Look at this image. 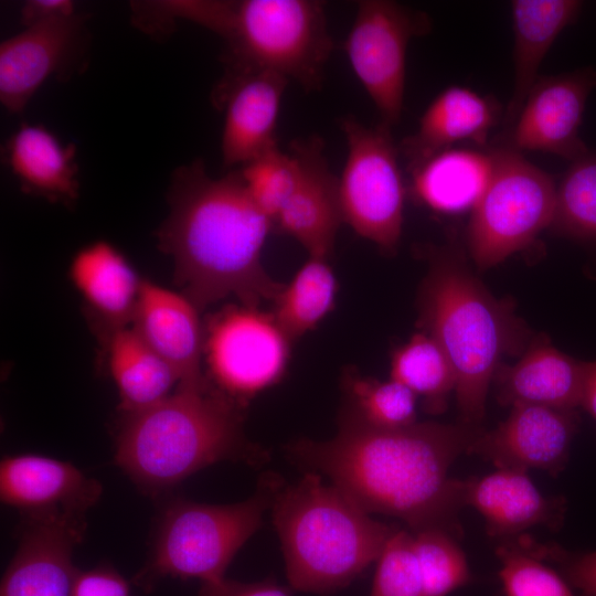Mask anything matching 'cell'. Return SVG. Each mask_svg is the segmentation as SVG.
<instances>
[{
    "mask_svg": "<svg viewBox=\"0 0 596 596\" xmlns=\"http://www.w3.org/2000/svg\"><path fill=\"white\" fill-rule=\"evenodd\" d=\"M586 372V361L561 352L542 336L515 364L497 369L496 397L503 406L528 404L574 411L582 403Z\"/></svg>",
    "mask_w": 596,
    "mask_h": 596,
    "instance_id": "obj_22",
    "label": "cell"
},
{
    "mask_svg": "<svg viewBox=\"0 0 596 596\" xmlns=\"http://www.w3.org/2000/svg\"><path fill=\"white\" fill-rule=\"evenodd\" d=\"M528 471L502 468L482 478L466 480V505L486 521L491 538L502 540L523 534L535 525L558 530L564 521V497H544Z\"/></svg>",
    "mask_w": 596,
    "mask_h": 596,
    "instance_id": "obj_21",
    "label": "cell"
},
{
    "mask_svg": "<svg viewBox=\"0 0 596 596\" xmlns=\"http://www.w3.org/2000/svg\"><path fill=\"white\" fill-rule=\"evenodd\" d=\"M503 111L492 98L467 87L453 85L428 105L414 134L398 145L408 172L460 141L487 146L490 130L502 120Z\"/></svg>",
    "mask_w": 596,
    "mask_h": 596,
    "instance_id": "obj_20",
    "label": "cell"
},
{
    "mask_svg": "<svg viewBox=\"0 0 596 596\" xmlns=\"http://www.w3.org/2000/svg\"><path fill=\"white\" fill-rule=\"evenodd\" d=\"M71 596H131L129 583L114 568L78 571Z\"/></svg>",
    "mask_w": 596,
    "mask_h": 596,
    "instance_id": "obj_37",
    "label": "cell"
},
{
    "mask_svg": "<svg viewBox=\"0 0 596 596\" xmlns=\"http://www.w3.org/2000/svg\"><path fill=\"white\" fill-rule=\"evenodd\" d=\"M343 384L350 402L348 407L365 423L396 429L417 422V396L402 383L348 374Z\"/></svg>",
    "mask_w": 596,
    "mask_h": 596,
    "instance_id": "obj_31",
    "label": "cell"
},
{
    "mask_svg": "<svg viewBox=\"0 0 596 596\" xmlns=\"http://www.w3.org/2000/svg\"><path fill=\"white\" fill-rule=\"evenodd\" d=\"M102 485L74 465L34 454L6 456L0 464V498L21 514L65 513L85 518Z\"/></svg>",
    "mask_w": 596,
    "mask_h": 596,
    "instance_id": "obj_18",
    "label": "cell"
},
{
    "mask_svg": "<svg viewBox=\"0 0 596 596\" xmlns=\"http://www.w3.org/2000/svg\"><path fill=\"white\" fill-rule=\"evenodd\" d=\"M264 473L254 493L230 504L175 499L164 509L147 564L135 581L152 587L162 577L198 578L199 596H232L238 582L225 576L238 550L260 528L263 517L283 487Z\"/></svg>",
    "mask_w": 596,
    "mask_h": 596,
    "instance_id": "obj_6",
    "label": "cell"
},
{
    "mask_svg": "<svg viewBox=\"0 0 596 596\" xmlns=\"http://www.w3.org/2000/svg\"><path fill=\"white\" fill-rule=\"evenodd\" d=\"M423 596H447L470 579L466 555L448 531L426 529L413 533Z\"/></svg>",
    "mask_w": 596,
    "mask_h": 596,
    "instance_id": "obj_32",
    "label": "cell"
},
{
    "mask_svg": "<svg viewBox=\"0 0 596 596\" xmlns=\"http://www.w3.org/2000/svg\"><path fill=\"white\" fill-rule=\"evenodd\" d=\"M576 409L518 404L492 430H483L469 455H477L499 469H540L560 475L568 459L578 430Z\"/></svg>",
    "mask_w": 596,
    "mask_h": 596,
    "instance_id": "obj_15",
    "label": "cell"
},
{
    "mask_svg": "<svg viewBox=\"0 0 596 596\" xmlns=\"http://www.w3.org/2000/svg\"><path fill=\"white\" fill-rule=\"evenodd\" d=\"M419 296L421 326L436 340L456 375L459 423L481 426L501 359L523 345L525 328L511 300L496 299L471 273L455 244L428 251Z\"/></svg>",
    "mask_w": 596,
    "mask_h": 596,
    "instance_id": "obj_4",
    "label": "cell"
},
{
    "mask_svg": "<svg viewBox=\"0 0 596 596\" xmlns=\"http://www.w3.org/2000/svg\"><path fill=\"white\" fill-rule=\"evenodd\" d=\"M323 150L318 136L291 143L290 151L299 163V180L275 226L298 241L309 256L328 258L343 219L339 178L330 170Z\"/></svg>",
    "mask_w": 596,
    "mask_h": 596,
    "instance_id": "obj_17",
    "label": "cell"
},
{
    "mask_svg": "<svg viewBox=\"0 0 596 596\" xmlns=\"http://www.w3.org/2000/svg\"><path fill=\"white\" fill-rule=\"evenodd\" d=\"M132 329L173 370L179 385L206 381L201 362L204 329L199 310L183 295L142 280Z\"/></svg>",
    "mask_w": 596,
    "mask_h": 596,
    "instance_id": "obj_19",
    "label": "cell"
},
{
    "mask_svg": "<svg viewBox=\"0 0 596 596\" xmlns=\"http://www.w3.org/2000/svg\"><path fill=\"white\" fill-rule=\"evenodd\" d=\"M581 407L596 422V361L587 362L586 380Z\"/></svg>",
    "mask_w": 596,
    "mask_h": 596,
    "instance_id": "obj_40",
    "label": "cell"
},
{
    "mask_svg": "<svg viewBox=\"0 0 596 596\" xmlns=\"http://www.w3.org/2000/svg\"><path fill=\"white\" fill-rule=\"evenodd\" d=\"M422 11L390 0H362L344 42L352 71L374 103L383 125L401 120L406 52L413 38L430 32Z\"/></svg>",
    "mask_w": 596,
    "mask_h": 596,
    "instance_id": "obj_11",
    "label": "cell"
},
{
    "mask_svg": "<svg viewBox=\"0 0 596 596\" xmlns=\"http://www.w3.org/2000/svg\"><path fill=\"white\" fill-rule=\"evenodd\" d=\"M158 245L173 262L182 294L199 311L227 297L259 308L284 286L266 272L262 253L275 227L253 202L240 170L211 177L202 159L178 167Z\"/></svg>",
    "mask_w": 596,
    "mask_h": 596,
    "instance_id": "obj_2",
    "label": "cell"
},
{
    "mask_svg": "<svg viewBox=\"0 0 596 596\" xmlns=\"http://www.w3.org/2000/svg\"><path fill=\"white\" fill-rule=\"evenodd\" d=\"M347 158L339 177L343 223L382 251L394 252L403 226L405 185L392 128L369 127L354 116L340 119Z\"/></svg>",
    "mask_w": 596,
    "mask_h": 596,
    "instance_id": "obj_9",
    "label": "cell"
},
{
    "mask_svg": "<svg viewBox=\"0 0 596 596\" xmlns=\"http://www.w3.org/2000/svg\"><path fill=\"white\" fill-rule=\"evenodd\" d=\"M243 408L209 380L179 385L159 403L125 414L115 462L153 497L222 460L260 466L269 456L245 437Z\"/></svg>",
    "mask_w": 596,
    "mask_h": 596,
    "instance_id": "obj_3",
    "label": "cell"
},
{
    "mask_svg": "<svg viewBox=\"0 0 596 596\" xmlns=\"http://www.w3.org/2000/svg\"><path fill=\"white\" fill-rule=\"evenodd\" d=\"M483 430L459 422L379 428L347 407L331 439H298L285 450L306 471L327 476L370 514L398 518L412 533L441 529L457 534L466 480L450 478L448 471L460 455H469Z\"/></svg>",
    "mask_w": 596,
    "mask_h": 596,
    "instance_id": "obj_1",
    "label": "cell"
},
{
    "mask_svg": "<svg viewBox=\"0 0 596 596\" xmlns=\"http://www.w3.org/2000/svg\"><path fill=\"white\" fill-rule=\"evenodd\" d=\"M550 227L566 237L596 242V151L571 161L556 185Z\"/></svg>",
    "mask_w": 596,
    "mask_h": 596,
    "instance_id": "obj_30",
    "label": "cell"
},
{
    "mask_svg": "<svg viewBox=\"0 0 596 596\" xmlns=\"http://www.w3.org/2000/svg\"><path fill=\"white\" fill-rule=\"evenodd\" d=\"M511 539L526 553L553 564L582 596H596V551L572 552L557 543H540L524 533Z\"/></svg>",
    "mask_w": 596,
    "mask_h": 596,
    "instance_id": "obj_36",
    "label": "cell"
},
{
    "mask_svg": "<svg viewBox=\"0 0 596 596\" xmlns=\"http://www.w3.org/2000/svg\"><path fill=\"white\" fill-rule=\"evenodd\" d=\"M596 89L593 67L539 77L513 124L494 139V148L521 153L549 152L574 161L588 152L579 135L587 99Z\"/></svg>",
    "mask_w": 596,
    "mask_h": 596,
    "instance_id": "obj_13",
    "label": "cell"
},
{
    "mask_svg": "<svg viewBox=\"0 0 596 596\" xmlns=\"http://www.w3.org/2000/svg\"><path fill=\"white\" fill-rule=\"evenodd\" d=\"M291 588L278 585L274 579L267 578L257 583L237 584L232 596H291Z\"/></svg>",
    "mask_w": 596,
    "mask_h": 596,
    "instance_id": "obj_39",
    "label": "cell"
},
{
    "mask_svg": "<svg viewBox=\"0 0 596 596\" xmlns=\"http://www.w3.org/2000/svg\"><path fill=\"white\" fill-rule=\"evenodd\" d=\"M288 79L270 72L223 74L212 103L224 111L221 152L225 168L244 166L277 147L276 128Z\"/></svg>",
    "mask_w": 596,
    "mask_h": 596,
    "instance_id": "obj_16",
    "label": "cell"
},
{
    "mask_svg": "<svg viewBox=\"0 0 596 596\" xmlns=\"http://www.w3.org/2000/svg\"><path fill=\"white\" fill-rule=\"evenodd\" d=\"M219 36L224 74L270 72L307 92L320 89L333 51L324 4L317 0L232 1Z\"/></svg>",
    "mask_w": 596,
    "mask_h": 596,
    "instance_id": "obj_7",
    "label": "cell"
},
{
    "mask_svg": "<svg viewBox=\"0 0 596 596\" xmlns=\"http://www.w3.org/2000/svg\"><path fill=\"white\" fill-rule=\"evenodd\" d=\"M336 295L337 280L328 258L309 256L275 297L272 313L292 342L332 311Z\"/></svg>",
    "mask_w": 596,
    "mask_h": 596,
    "instance_id": "obj_28",
    "label": "cell"
},
{
    "mask_svg": "<svg viewBox=\"0 0 596 596\" xmlns=\"http://www.w3.org/2000/svg\"><path fill=\"white\" fill-rule=\"evenodd\" d=\"M290 344L272 312L240 304L211 317L203 355L212 384L244 406L280 381Z\"/></svg>",
    "mask_w": 596,
    "mask_h": 596,
    "instance_id": "obj_10",
    "label": "cell"
},
{
    "mask_svg": "<svg viewBox=\"0 0 596 596\" xmlns=\"http://www.w3.org/2000/svg\"><path fill=\"white\" fill-rule=\"evenodd\" d=\"M489 182L467 227L469 254L486 269L528 247L553 221L556 184L521 153L490 147Z\"/></svg>",
    "mask_w": 596,
    "mask_h": 596,
    "instance_id": "obj_8",
    "label": "cell"
},
{
    "mask_svg": "<svg viewBox=\"0 0 596 596\" xmlns=\"http://www.w3.org/2000/svg\"><path fill=\"white\" fill-rule=\"evenodd\" d=\"M492 156L470 149L445 150L408 172L411 191L422 204L440 213L472 209L492 173Z\"/></svg>",
    "mask_w": 596,
    "mask_h": 596,
    "instance_id": "obj_26",
    "label": "cell"
},
{
    "mask_svg": "<svg viewBox=\"0 0 596 596\" xmlns=\"http://www.w3.org/2000/svg\"><path fill=\"white\" fill-rule=\"evenodd\" d=\"M577 0H514L511 2L513 29V88L502 116L503 130L519 115L539 79L538 72L560 33L573 24L581 12Z\"/></svg>",
    "mask_w": 596,
    "mask_h": 596,
    "instance_id": "obj_24",
    "label": "cell"
},
{
    "mask_svg": "<svg viewBox=\"0 0 596 596\" xmlns=\"http://www.w3.org/2000/svg\"><path fill=\"white\" fill-rule=\"evenodd\" d=\"M496 555L505 596H578L557 571L523 551L513 539L502 540Z\"/></svg>",
    "mask_w": 596,
    "mask_h": 596,
    "instance_id": "obj_34",
    "label": "cell"
},
{
    "mask_svg": "<svg viewBox=\"0 0 596 596\" xmlns=\"http://www.w3.org/2000/svg\"><path fill=\"white\" fill-rule=\"evenodd\" d=\"M89 33L84 13L24 28L0 44V102L22 114L52 76L70 79L86 66Z\"/></svg>",
    "mask_w": 596,
    "mask_h": 596,
    "instance_id": "obj_12",
    "label": "cell"
},
{
    "mask_svg": "<svg viewBox=\"0 0 596 596\" xmlns=\"http://www.w3.org/2000/svg\"><path fill=\"white\" fill-rule=\"evenodd\" d=\"M240 172L253 202L275 225L299 180L296 156L277 146L242 166Z\"/></svg>",
    "mask_w": 596,
    "mask_h": 596,
    "instance_id": "obj_33",
    "label": "cell"
},
{
    "mask_svg": "<svg viewBox=\"0 0 596 596\" xmlns=\"http://www.w3.org/2000/svg\"><path fill=\"white\" fill-rule=\"evenodd\" d=\"M76 8L71 0H30L21 8V23L24 28L51 22L75 14Z\"/></svg>",
    "mask_w": 596,
    "mask_h": 596,
    "instance_id": "obj_38",
    "label": "cell"
},
{
    "mask_svg": "<svg viewBox=\"0 0 596 596\" xmlns=\"http://www.w3.org/2000/svg\"><path fill=\"white\" fill-rule=\"evenodd\" d=\"M86 518L21 514L19 544L1 581L0 596H71L78 571L72 556Z\"/></svg>",
    "mask_w": 596,
    "mask_h": 596,
    "instance_id": "obj_14",
    "label": "cell"
},
{
    "mask_svg": "<svg viewBox=\"0 0 596 596\" xmlns=\"http://www.w3.org/2000/svg\"><path fill=\"white\" fill-rule=\"evenodd\" d=\"M370 596H423V579L413 533L397 529L379 558Z\"/></svg>",
    "mask_w": 596,
    "mask_h": 596,
    "instance_id": "obj_35",
    "label": "cell"
},
{
    "mask_svg": "<svg viewBox=\"0 0 596 596\" xmlns=\"http://www.w3.org/2000/svg\"><path fill=\"white\" fill-rule=\"evenodd\" d=\"M416 396L423 397L424 408L440 414L455 391L456 375L441 347L427 333H416L397 348L391 362V377Z\"/></svg>",
    "mask_w": 596,
    "mask_h": 596,
    "instance_id": "obj_29",
    "label": "cell"
},
{
    "mask_svg": "<svg viewBox=\"0 0 596 596\" xmlns=\"http://www.w3.org/2000/svg\"><path fill=\"white\" fill-rule=\"evenodd\" d=\"M108 365L117 386L120 409L135 413L168 397L178 377L173 370L138 336L123 327L107 336Z\"/></svg>",
    "mask_w": 596,
    "mask_h": 596,
    "instance_id": "obj_27",
    "label": "cell"
},
{
    "mask_svg": "<svg viewBox=\"0 0 596 596\" xmlns=\"http://www.w3.org/2000/svg\"><path fill=\"white\" fill-rule=\"evenodd\" d=\"M76 146L43 125L22 123L4 147L6 163L23 192L72 205L78 199Z\"/></svg>",
    "mask_w": 596,
    "mask_h": 596,
    "instance_id": "obj_23",
    "label": "cell"
},
{
    "mask_svg": "<svg viewBox=\"0 0 596 596\" xmlns=\"http://www.w3.org/2000/svg\"><path fill=\"white\" fill-rule=\"evenodd\" d=\"M71 278L86 304L110 331L132 321L141 284L126 257L110 243L98 241L78 251Z\"/></svg>",
    "mask_w": 596,
    "mask_h": 596,
    "instance_id": "obj_25",
    "label": "cell"
},
{
    "mask_svg": "<svg viewBox=\"0 0 596 596\" xmlns=\"http://www.w3.org/2000/svg\"><path fill=\"white\" fill-rule=\"evenodd\" d=\"M270 511L289 587L321 596L356 579L397 530L374 520L315 471L283 485Z\"/></svg>",
    "mask_w": 596,
    "mask_h": 596,
    "instance_id": "obj_5",
    "label": "cell"
}]
</instances>
